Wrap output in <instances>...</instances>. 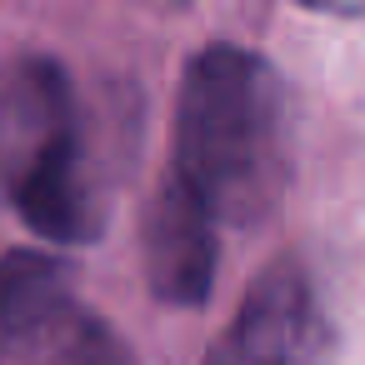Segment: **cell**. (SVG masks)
Returning a JSON list of instances; mask_svg holds the SVG:
<instances>
[{
	"mask_svg": "<svg viewBox=\"0 0 365 365\" xmlns=\"http://www.w3.org/2000/svg\"><path fill=\"white\" fill-rule=\"evenodd\" d=\"M170 175L200 195L215 225H250L275 205L285 185V91L260 56L210 46L190 61Z\"/></svg>",
	"mask_w": 365,
	"mask_h": 365,
	"instance_id": "obj_1",
	"label": "cell"
},
{
	"mask_svg": "<svg viewBox=\"0 0 365 365\" xmlns=\"http://www.w3.org/2000/svg\"><path fill=\"white\" fill-rule=\"evenodd\" d=\"M0 190L36 235L56 245H86L106 225L76 96L51 61H16L0 71Z\"/></svg>",
	"mask_w": 365,
	"mask_h": 365,
	"instance_id": "obj_2",
	"label": "cell"
},
{
	"mask_svg": "<svg viewBox=\"0 0 365 365\" xmlns=\"http://www.w3.org/2000/svg\"><path fill=\"white\" fill-rule=\"evenodd\" d=\"M325 315L310 275L295 260L265 265L205 365H325Z\"/></svg>",
	"mask_w": 365,
	"mask_h": 365,
	"instance_id": "obj_3",
	"label": "cell"
},
{
	"mask_svg": "<svg viewBox=\"0 0 365 365\" xmlns=\"http://www.w3.org/2000/svg\"><path fill=\"white\" fill-rule=\"evenodd\" d=\"M145 280L165 305H205L215 280V215L200 195L165 175L145 220Z\"/></svg>",
	"mask_w": 365,
	"mask_h": 365,
	"instance_id": "obj_4",
	"label": "cell"
},
{
	"mask_svg": "<svg viewBox=\"0 0 365 365\" xmlns=\"http://www.w3.org/2000/svg\"><path fill=\"white\" fill-rule=\"evenodd\" d=\"M76 275L61 255L11 250L0 260V365L26 360L71 310H76Z\"/></svg>",
	"mask_w": 365,
	"mask_h": 365,
	"instance_id": "obj_5",
	"label": "cell"
},
{
	"mask_svg": "<svg viewBox=\"0 0 365 365\" xmlns=\"http://www.w3.org/2000/svg\"><path fill=\"white\" fill-rule=\"evenodd\" d=\"M26 365H135L130 345L96 315H86L81 305L26 355Z\"/></svg>",
	"mask_w": 365,
	"mask_h": 365,
	"instance_id": "obj_6",
	"label": "cell"
},
{
	"mask_svg": "<svg viewBox=\"0 0 365 365\" xmlns=\"http://www.w3.org/2000/svg\"><path fill=\"white\" fill-rule=\"evenodd\" d=\"M295 6H310V11H330V16H350V11H365V0H295Z\"/></svg>",
	"mask_w": 365,
	"mask_h": 365,
	"instance_id": "obj_7",
	"label": "cell"
}]
</instances>
